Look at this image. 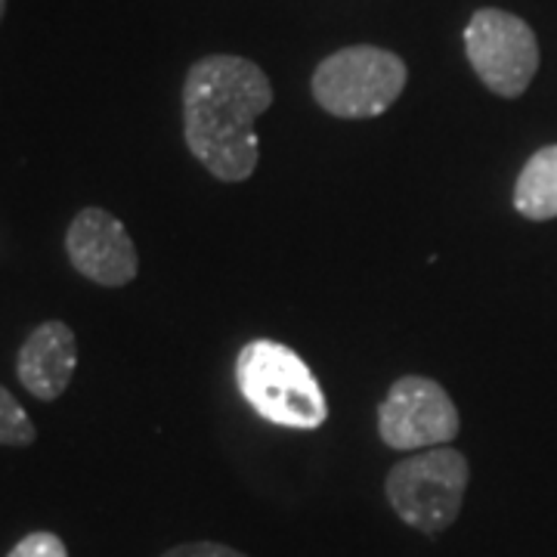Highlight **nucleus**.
<instances>
[{"instance_id":"f257e3e1","label":"nucleus","mask_w":557,"mask_h":557,"mask_svg":"<svg viewBox=\"0 0 557 557\" xmlns=\"http://www.w3.org/2000/svg\"><path fill=\"white\" fill-rule=\"evenodd\" d=\"M273 106V87L258 62L205 57L183 81V137L211 177L242 183L258 171L255 121Z\"/></svg>"},{"instance_id":"f03ea898","label":"nucleus","mask_w":557,"mask_h":557,"mask_svg":"<svg viewBox=\"0 0 557 557\" xmlns=\"http://www.w3.org/2000/svg\"><path fill=\"white\" fill-rule=\"evenodd\" d=\"M236 384L263 421L295 431H317L329 418L325 391L310 366L285 344L258 338L236 357Z\"/></svg>"},{"instance_id":"7ed1b4c3","label":"nucleus","mask_w":557,"mask_h":557,"mask_svg":"<svg viewBox=\"0 0 557 557\" xmlns=\"http://www.w3.org/2000/svg\"><path fill=\"white\" fill-rule=\"evenodd\" d=\"M468 483V458L453 446H434L397 461L384 480V496L406 527L424 536H440L461 515Z\"/></svg>"},{"instance_id":"20e7f679","label":"nucleus","mask_w":557,"mask_h":557,"mask_svg":"<svg viewBox=\"0 0 557 557\" xmlns=\"http://www.w3.org/2000/svg\"><path fill=\"white\" fill-rule=\"evenodd\" d=\"M406 62L372 44L344 47L325 57L313 72V100L335 119H375L399 100Z\"/></svg>"},{"instance_id":"39448f33","label":"nucleus","mask_w":557,"mask_h":557,"mask_svg":"<svg viewBox=\"0 0 557 557\" xmlns=\"http://www.w3.org/2000/svg\"><path fill=\"white\" fill-rule=\"evenodd\" d=\"M465 53L478 78L505 100H518L539 72V40L527 22L496 7L478 10L465 28Z\"/></svg>"},{"instance_id":"423d86ee","label":"nucleus","mask_w":557,"mask_h":557,"mask_svg":"<svg viewBox=\"0 0 557 557\" xmlns=\"http://www.w3.org/2000/svg\"><path fill=\"white\" fill-rule=\"evenodd\" d=\"M461 418L446 387L424 375H403L379 406V437L397 453H421L458 437Z\"/></svg>"},{"instance_id":"0eeeda50","label":"nucleus","mask_w":557,"mask_h":557,"mask_svg":"<svg viewBox=\"0 0 557 557\" xmlns=\"http://www.w3.org/2000/svg\"><path fill=\"white\" fill-rule=\"evenodd\" d=\"M65 255L81 276L102 288H124L139 273V255L124 223L106 208H84L65 230Z\"/></svg>"},{"instance_id":"6e6552de","label":"nucleus","mask_w":557,"mask_h":557,"mask_svg":"<svg viewBox=\"0 0 557 557\" xmlns=\"http://www.w3.org/2000/svg\"><path fill=\"white\" fill-rule=\"evenodd\" d=\"M78 369V338L62 319H47L25 338L16 357L20 384L40 403L60 399Z\"/></svg>"},{"instance_id":"1a4fd4ad","label":"nucleus","mask_w":557,"mask_h":557,"mask_svg":"<svg viewBox=\"0 0 557 557\" xmlns=\"http://www.w3.org/2000/svg\"><path fill=\"white\" fill-rule=\"evenodd\" d=\"M515 208L527 220L557 218V143L530 156L515 183Z\"/></svg>"},{"instance_id":"9d476101","label":"nucleus","mask_w":557,"mask_h":557,"mask_svg":"<svg viewBox=\"0 0 557 557\" xmlns=\"http://www.w3.org/2000/svg\"><path fill=\"white\" fill-rule=\"evenodd\" d=\"M35 440H38V431L28 412L22 409L20 399L0 384V446H32Z\"/></svg>"},{"instance_id":"9b49d317","label":"nucleus","mask_w":557,"mask_h":557,"mask_svg":"<svg viewBox=\"0 0 557 557\" xmlns=\"http://www.w3.org/2000/svg\"><path fill=\"white\" fill-rule=\"evenodd\" d=\"M7 557H69V548L57 533H28Z\"/></svg>"},{"instance_id":"f8f14e48","label":"nucleus","mask_w":557,"mask_h":557,"mask_svg":"<svg viewBox=\"0 0 557 557\" xmlns=\"http://www.w3.org/2000/svg\"><path fill=\"white\" fill-rule=\"evenodd\" d=\"M161 557H248L236 552L233 545H223V542H183V545H174L168 548Z\"/></svg>"},{"instance_id":"ddd939ff","label":"nucleus","mask_w":557,"mask_h":557,"mask_svg":"<svg viewBox=\"0 0 557 557\" xmlns=\"http://www.w3.org/2000/svg\"><path fill=\"white\" fill-rule=\"evenodd\" d=\"M3 10H7V0H0V20H3Z\"/></svg>"}]
</instances>
